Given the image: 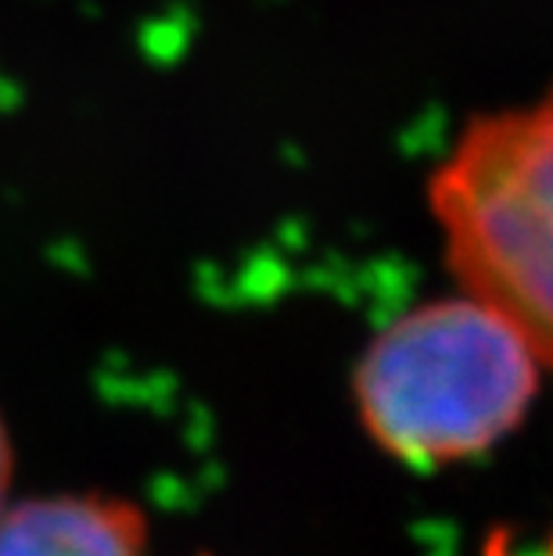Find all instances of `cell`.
<instances>
[{"mask_svg": "<svg viewBox=\"0 0 553 556\" xmlns=\"http://www.w3.org/2000/svg\"><path fill=\"white\" fill-rule=\"evenodd\" d=\"M0 556H148V520L101 495H54L0 514Z\"/></svg>", "mask_w": 553, "mask_h": 556, "instance_id": "obj_3", "label": "cell"}, {"mask_svg": "<svg viewBox=\"0 0 553 556\" xmlns=\"http://www.w3.org/2000/svg\"><path fill=\"white\" fill-rule=\"evenodd\" d=\"M464 294L553 366V90L475 119L431 184Z\"/></svg>", "mask_w": 553, "mask_h": 556, "instance_id": "obj_2", "label": "cell"}, {"mask_svg": "<svg viewBox=\"0 0 553 556\" xmlns=\"http://www.w3.org/2000/svg\"><path fill=\"white\" fill-rule=\"evenodd\" d=\"M11 470H15V456H11V438H8V428H4V420H0V514H4V500H8Z\"/></svg>", "mask_w": 553, "mask_h": 556, "instance_id": "obj_4", "label": "cell"}, {"mask_svg": "<svg viewBox=\"0 0 553 556\" xmlns=\"http://www.w3.org/2000/svg\"><path fill=\"white\" fill-rule=\"evenodd\" d=\"M528 341L470 294L399 316L356 366L363 428L385 453L435 467L511 434L539 388Z\"/></svg>", "mask_w": 553, "mask_h": 556, "instance_id": "obj_1", "label": "cell"}]
</instances>
